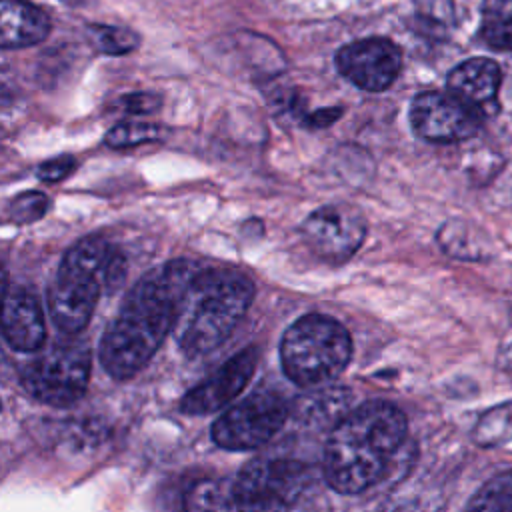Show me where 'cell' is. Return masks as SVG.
I'll list each match as a JSON object with an SVG mask.
<instances>
[{
    "label": "cell",
    "mask_w": 512,
    "mask_h": 512,
    "mask_svg": "<svg viewBox=\"0 0 512 512\" xmlns=\"http://www.w3.org/2000/svg\"><path fill=\"white\" fill-rule=\"evenodd\" d=\"M196 268L194 262L172 260L132 286L98 348L100 364L112 378H132L150 362L172 332L178 300Z\"/></svg>",
    "instance_id": "1"
},
{
    "label": "cell",
    "mask_w": 512,
    "mask_h": 512,
    "mask_svg": "<svg viewBox=\"0 0 512 512\" xmlns=\"http://www.w3.org/2000/svg\"><path fill=\"white\" fill-rule=\"evenodd\" d=\"M406 436V416L384 400L346 412L332 428L324 448V478L340 494L370 488L388 470Z\"/></svg>",
    "instance_id": "2"
},
{
    "label": "cell",
    "mask_w": 512,
    "mask_h": 512,
    "mask_svg": "<svg viewBox=\"0 0 512 512\" xmlns=\"http://www.w3.org/2000/svg\"><path fill=\"white\" fill-rule=\"evenodd\" d=\"M254 298L252 280L232 268L198 266L176 308L174 338L186 356L220 346L244 318Z\"/></svg>",
    "instance_id": "3"
},
{
    "label": "cell",
    "mask_w": 512,
    "mask_h": 512,
    "mask_svg": "<svg viewBox=\"0 0 512 512\" xmlns=\"http://www.w3.org/2000/svg\"><path fill=\"white\" fill-rule=\"evenodd\" d=\"M126 274L124 258L102 236L78 240L62 258L48 288V314L64 334H78L90 322L102 286L116 288Z\"/></svg>",
    "instance_id": "4"
},
{
    "label": "cell",
    "mask_w": 512,
    "mask_h": 512,
    "mask_svg": "<svg viewBox=\"0 0 512 512\" xmlns=\"http://www.w3.org/2000/svg\"><path fill=\"white\" fill-rule=\"evenodd\" d=\"M350 358L348 330L326 314L298 318L280 340L282 370L298 386H326L346 370Z\"/></svg>",
    "instance_id": "5"
},
{
    "label": "cell",
    "mask_w": 512,
    "mask_h": 512,
    "mask_svg": "<svg viewBox=\"0 0 512 512\" xmlns=\"http://www.w3.org/2000/svg\"><path fill=\"white\" fill-rule=\"evenodd\" d=\"M310 480L306 464L290 458H256L230 480L238 512H288Z\"/></svg>",
    "instance_id": "6"
},
{
    "label": "cell",
    "mask_w": 512,
    "mask_h": 512,
    "mask_svg": "<svg viewBox=\"0 0 512 512\" xmlns=\"http://www.w3.org/2000/svg\"><path fill=\"white\" fill-rule=\"evenodd\" d=\"M92 354L82 342L68 340L54 344L22 370V386L36 400L50 406L78 402L90 382Z\"/></svg>",
    "instance_id": "7"
},
{
    "label": "cell",
    "mask_w": 512,
    "mask_h": 512,
    "mask_svg": "<svg viewBox=\"0 0 512 512\" xmlns=\"http://www.w3.org/2000/svg\"><path fill=\"white\" fill-rule=\"evenodd\" d=\"M288 418V404L276 392H254L232 404L212 424V440L224 450H254L270 442Z\"/></svg>",
    "instance_id": "8"
},
{
    "label": "cell",
    "mask_w": 512,
    "mask_h": 512,
    "mask_svg": "<svg viewBox=\"0 0 512 512\" xmlns=\"http://www.w3.org/2000/svg\"><path fill=\"white\" fill-rule=\"evenodd\" d=\"M412 130L430 142H460L484 124V110L452 92H420L410 104Z\"/></svg>",
    "instance_id": "9"
},
{
    "label": "cell",
    "mask_w": 512,
    "mask_h": 512,
    "mask_svg": "<svg viewBox=\"0 0 512 512\" xmlns=\"http://www.w3.org/2000/svg\"><path fill=\"white\" fill-rule=\"evenodd\" d=\"M308 248L328 262L348 260L366 238V218L362 210L346 202L326 204L314 210L302 224Z\"/></svg>",
    "instance_id": "10"
},
{
    "label": "cell",
    "mask_w": 512,
    "mask_h": 512,
    "mask_svg": "<svg viewBox=\"0 0 512 512\" xmlns=\"http://www.w3.org/2000/svg\"><path fill=\"white\" fill-rule=\"evenodd\" d=\"M336 68L354 86L380 92L398 78L402 52L388 38H364L338 50Z\"/></svg>",
    "instance_id": "11"
},
{
    "label": "cell",
    "mask_w": 512,
    "mask_h": 512,
    "mask_svg": "<svg viewBox=\"0 0 512 512\" xmlns=\"http://www.w3.org/2000/svg\"><path fill=\"white\" fill-rule=\"evenodd\" d=\"M258 364V348L250 346L228 358L216 372L188 390L180 400V410L192 416L212 414L228 406L250 382Z\"/></svg>",
    "instance_id": "12"
},
{
    "label": "cell",
    "mask_w": 512,
    "mask_h": 512,
    "mask_svg": "<svg viewBox=\"0 0 512 512\" xmlns=\"http://www.w3.org/2000/svg\"><path fill=\"white\" fill-rule=\"evenodd\" d=\"M0 334L18 352H36L46 340L44 310L24 286H8L0 306Z\"/></svg>",
    "instance_id": "13"
},
{
    "label": "cell",
    "mask_w": 512,
    "mask_h": 512,
    "mask_svg": "<svg viewBox=\"0 0 512 512\" xmlns=\"http://www.w3.org/2000/svg\"><path fill=\"white\" fill-rule=\"evenodd\" d=\"M48 32L50 18L40 6L30 0H0V48H28Z\"/></svg>",
    "instance_id": "14"
},
{
    "label": "cell",
    "mask_w": 512,
    "mask_h": 512,
    "mask_svg": "<svg viewBox=\"0 0 512 512\" xmlns=\"http://www.w3.org/2000/svg\"><path fill=\"white\" fill-rule=\"evenodd\" d=\"M500 82V66L490 58L464 60L462 64L454 66L446 78L448 92L478 108H484L496 100Z\"/></svg>",
    "instance_id": "15"
},
{
    "label": "cell",
    "mask_w": 512,
    "mask_h": 512,
    "mask_svg": "<svg viewBox=\"0 0 512 512\" xmlns=\"http://www.w3.org/2000/svg\"><path fill=\"white\" fill-rule=\"evenodd\" d=\"M350 404V392L344 388H322L308 396H302L296 404V418L300 422L320 426L334 420V424L346 414Z\"/></svg>",
    "instance_id": "16"
},
{
    "label": "cell",
    "mask_w": 512,
    "mask_h": 512,
    "mask_svg": "<svg viewBox=\"0 0 512 512\" xmlns=\"http://www.w3.org/2000/svg\"><path fill=\"white\" fill-rule=\"evenodd\" d=\"M480 36L492 50H512V0H484Z\"/></svg>",
    "instance_id": "17"
},
{
    "label": "cell",
    "mask_w": 512,
    "mask_h": 512,
    "mask_svg": "<svg viewBox=\"0 0 512 512\" xmlns=\"http://www.w3.org/2000/svg\"><path fill=\"white\" fill-rule=\"evenodd\" d=\"M186 512H238L230 480H200L184 496Z\"/></svg>",
    "instance_id": "18"
},
{
    "label": "cell",
    "mask_w": 512,
    "mask_h": 512,
    "mask_svg": "<svg viewBox=\"0 0 512 512\" xmlns=\"http://www.w3.org/2000/svg\"><path fill=\"white\" fill-rule=\"evenodd\" d=\"M478 446L494 448L512 440V402L498 404L484 412L472 430Z\"/></svg>",
    "instance_id": "19"
},
{
    "label": "cell",
    "mask_w": 512,
    "mask_h": 512,
    "mask_svg": "<svg viewBox=\"0 0 512 512\" xmlns=\"http://www.w3.org/2000/svg\"><path fill=\"white\" fill-rule=\"evenodd\" d=\"M464 512H512V470L490 478L470 498Z\"/></svg>",
    "instance_id": "20"
},
{
    "label": "cell",
    "mask_w": 512,
    "mask_h": 512,
    "mask_svg": "<svg viewBox=\"0 0 512 512\" xmlns=\"http://www.w3.org/2000/svg\"><path fill=\"white\" fill-rule=\"evenodd\" d=\"M88 38L92 40L98 52L110 54V56L130 54L140 44V38L134 30L126 26H116V24H90Z\"/></svg>",
    "instance_id": "21"
},
{
    "label": "cell",
    "mask_w": 512,
    "mask_h": 512,
    "mask_svg": "<svg viewBox=\"0 0 512 512\" xmlns=\"http://www.w3.org/2000/svg\"><path fill=\"white\" fill-rule=\"evenodd\" d=\"M162 134H164L162 126H158L154 122L124 120L106 132L104 144L114 150H122V148H132V146L146 144V142H156L162 138Z\"/></svg>",
    "instance_id": "22"
},
{
    "label": "cell",
    "mask_w": 512,
    "mask_h": 512,
    "mask_svg": "<svg viewBox=\"0 0 512 512\" xmlns=\"http://www.w3.org/2000/svg\"><path fill=\"white\" fill-rule=\"evenodd\" d=\"M50 208V198L42 192H22L10 200L6 216L14 224H30L40 220Z\"/></svg>",
    "instance_id": "23"
},
{
    "label": "cell",
    "mask_w": 512,
    "mask_h": 512,
    "mask_svg": "<svg viewBox=\"0 0 512 512\" xmlns=\"http://www.w3.org/2000/svg\"><path fill=\"white\" fill-rule=\"evenodd\" d=\"M160 96L154 92H132L116 102V108L128 116H146L160 108Z\"/></svg>",
    "instance_id": "24"
},
{
    "label": "cell",
    "mask_w": 512,
    "mask_h": 512,
    "mask_svg": "<svg viewBox=\"0 0 512 512\" xmlns=\"http://www.w3.org/2000/svg\"><path fill=\"white\" fill-rule=\"evenodd\" d=\"M74 170H76V158L70 154H60V156H54V158L42 162L36 170V176L42 182L56 184V182H62L68 176H72Z\"/></svg>",
    "instance_id": "25"
},
{
    "label": "cell",
    "mask_w": 512,
    "mask_h": 512,
    "mask_svg": "<svg viewBox=\"0 0 512 512\" xmlns=\"http://www.w3.org/2000/svg\"><path fill=\"white\" fill-rule=\"evenodd\" d=\"M342 114L340 106H332V108H320L312 114L304 116V124L310 128H326L330 124H334L338 120V116Z\"/></svg>",
    "instance_id": "26"
},
{
    "label": "cell",
    "mask_w": 512,
    "mask_h": 512,
    "mask_svg": "<svg viewBox=\"0 0 512 512\" xmlns=\"http://www.w3.org/2000/svg\"><path fill=\"white\" fill-rule=\"evenodd\" d=\"M6 292H8V276H6L4 268L0 266V306H2V300H4Z\"/></svg>",
    "instance_id": "27"
},
{
    "label": "cell",
    "mask_w": 512,
    "mask_h": 512,
    "mask_svg": "<svg viewBox=\"0 0 512 512\" xmlns=\"http://www.w3.org/2000/svg\"><path fill=\"white\" fill-rule=\"evenodd\" d=\"M502 368L512 372V346H508L504 352H502Z\"/></svg>",
    "instance_id": "28"
},
{
    "label": "cell",
    "mask_w": 512,
    "mask_h": 512,
    "mask_svg": "<svg viewBox=\"0 0 512 512\" xmlns=\"http://www.w3.org/2000/svg\"><path fill=\"white\" fill-rule=\"evenodd\" d=\"M60 2H66V4H72V6H76V4H84L86 0H60Z\"/></svg>",
    "instance_id": "29"
}]
</instances>
